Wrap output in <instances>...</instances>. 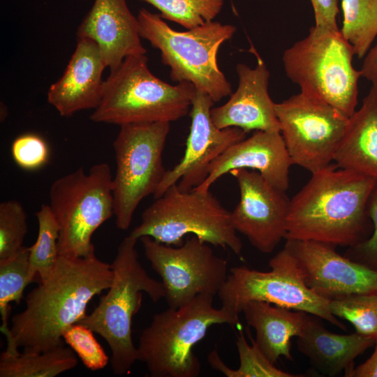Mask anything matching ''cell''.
Listing matches in <instances>:
<instances>
[{
  "label": "cell",
  "instance_id": "cb8c5ba5",
  "mask_svg": "<svg viewBox=\"0 0 377 377\" xmlns=\"http://www.w3.org/2000/svg\"><path fill=\"white\" fill-rule=\"evenodd\" d=\"M77 359L64 345L44 352L24 350L16 355L3 352L0 377H54L73 369Z\"/></svg>",
  "mask_w": 377,
  "mask_h": 377
},
{
  "label": "cell",
  "instance_id": "3957f363",
  "mask_svg": "<svg viewBox=\"0 0 377 377\" xmlns=\"http://www.w3.org/2000/svg\"><path fill=\"white\" fill-rule=\"evenodd\" d=\"M195 91L191 83L172 85L154 75L145 54L131 55L104 80L101 101L90 119L119 126L170 123L188 114Z\"/></svg>",
  "mask_w": 377,
  "mask_h": 377
},
{
  "label": "cell",
  "instance_id": "d6986e66",
  "mask_svg": "<svg viewBox=\"0 0 377 377\" xmlns=\"http://www.w3.org/2000/svg\"><path fill=\"white\" fill-rule=\"evenodd\" d=\"M77 37L89 38L98 45L110 71L127 57L147 52L138 17L131 13L126 0H94L77 28Z\"/></svg>",
  "mask_w": 377,
  "mask_h": 377
},
{
  "label": "cell",
  "instance_id": "4316f807",
  "mask_svg": "<svg viewBox=\"0 0 377 377\" xmlns=\"http://www.w3.org/2000/svg\"><path fill=\"white\" fill-rule=\"evenodd\" d=\"M38 232L30 247L29 263L33 279L45 280L53 270L59 258V226L49 205L43 204L36 213Z\"/></svg>",
  "mask_w": 377,
  "mask_h": 377
},
{
  "label": "cell",
  "instance_id": "f546056e",
  "mask_svg": "<svg viewBox=\"0 0 377 377\" xmlns=\"http://www.w3.org/2000/svg\"><path fill=\"white\" fill-rule=\"evenodd\" d=\"M160 12L164 20L177 23L186 29L213 21L225 0H141Z\"/></svg>",
  "mask_w": 377,
  "mask_h": 377
},
{
  "label": "cell",
  "instance_id": "7a4b0ae2",
  "mask_svg": "<svg viewBox=\"0 0 377 377\" xmlns=\"http://www.w3.org/2000/svg\"><path fill=\"white\" fill-rule=\"evenodd\" d=\"M376 179L331 163L290 200L285 239L350 247L369 237L368 204Z\"/></svg>",
  "mask_w": 377,
  "mask_h": 377
},
{
  "label": "cell",
  "instance_id": "4dcf8cb0",
  "mask_svg": "<svg viewBox=\"0 0 377 377\" xmlns=\"http://www.w3.org/2000/svg\"><path fill=\"white\" fill-rule=\"evenodd\" d=\"M27 232V216L22 204L15 200L0 204V262L10 259L23 247Z\"/></svg>",
  "mask_w": 377,
  "mask_h": 377
},
{
  "label": "cell",
  "instance_id": "8fae6325",
  "mask_svg": "<svg viewBox=\"0 0 377 377\" xmlns=\"http://www.w3.org/2000/svg\"><path fill=\"white\" fill-rule=\"evenodd\" d=\"M170 123L120 126L113 142L116 172L112 179L114 216L117 227L128 229L140 202L154 194L166 170L163 151Z\"/></svg>",
  "mask_w": 377,
  "mask_h": 377
},
{
  "label": "cell",
  "instance_id": "44dd1931",
  "mask_svg": "<svg viewBox=\"0 0 377 377\" xmlns=\"http://www.w3.org/2000/svg\"><path fill=\"white\" fill-rule=\"evenodd\" d=\"M310 314L302 333L297 337V346L311 364L320 373L335 376L354 367L355 360L375 341L356 332L339 334L328 331L316 316Z\"/></svg>",
  "mask_w": 377,
  "mask_h": 377
},
{
  "label": "cell",
  "instance_id": "277c9868",
  "mask_svg": "<svg viewBox=\"0 0 377 377\" xmlns=\"http://www.w3.org/2000/svg\"><path fill=\"white\" fill-rule=\"evenodd\" d=\"M138 239L128 235L118 246L111 264L113 279L97 306L79 323L98 334L110 348L111 366L115 375L130 372L138 360L132 339L133 316L142 306V292L154 302L165 297L161 281L151 277L141 265L135 249Z\"/></svg>",
  "mask_w": 377,
  "mask_h": 377
},
{
  "label": "cell",
  "instance_id": "e575fe53",
  "mask_svg": "<svg viewBox=\"0 0 377 377\" xmlns=\"http://www.w3.org/2000/svg\"><path fill=\"white\" fill-rule=\"evenodd\" d=\"M312 4L315 26L339 30L337 16L339 13V0H310Z\"/></svg>",
  "mask_w": 377,
  "mask_h": 377
},
{
  "label": "cell",
  "instance_id": "4fadbf2b",
  "mask_svg": "<svg viewBox=\"0 0 377 377\" xmlns=\"http://www.w3.org/2000/svg\"><path fill=\"white\" fill-rule=\"evenodd\" d=\"M147 259L161 278L168 307L178 308L200 295L215 296L228 276V262L195 235L179 246L142 237Z\"/></svg>",
  "mask_w": 377,
  "mask_h": 377
},
{
  "label": "cell",
  "instance_id": "ac0fdd59",
  "mask_svg": "<svg viewBox=\"0 0 377 377\" xmlns=\"http://www.w3.org/2000/svg\"><path fill=\"white\" fill-rule=\"evenodd\" d=\"M237 89L223 105L211 110L212 121L219 128L235 127L246 133L251 131H279L275 103L269 91V72L260 58L251 68L245 64L236 66Z\"/></svg>",
  "mask_w": 377,
  "mask_h": 377
},
{
  "label": "cell",
  "instance_id": "836d02e7",
  "mask_svg": "<svg viewBox=\"0 0 377 377\" xmlns=\"http://www.w3.org/2000/svg\"><path fill=\"white\" fill-rule=\"evenodd\" d=\"M368 209L374 227L371 235L366 240L348 247L343 256L377 271V180L370 195Z\"/></svg>",
  "mask_w": 377,
  "mask_h": 377
},
{
  "label": "cell",
  "instance_id": "52a82bcc",
  "mask_svg": "<svg viewBox=\"0 0 377 377\" xmlns=\"http://www.w3.org/2000/svg\"><path fill=\"white\" fill-rule=\"evenodd\" d=\"M354 55L339 29L313 26L306 37L284 51L282 61L286 76L300 92L350 117L356 110L361 77L353 65Z\"/></svg>",
  "mask_w": 377,
  "mask_h": 377
},
{
  "label": "cell",
  "instance_id": "1f68e13d",
  "mask_svg": "<svg viewBox=\"0 0 377 377\" xmlns=\"http://www.w3.org/2000/svg\"><path fill=\"white\" fill-rule=\"evenodd\" d=\"M93 332L87 326L77 323L68 327L62 337L85 367L96 371L105 368L109 358Z\"/></svg>",
  "mask_w": 377,
  "mask_h": 377
},
{
  "label": "cell",
  "instance_id": "d4e9b609",
  "mask_svg": "<svg viewBox=\"0 0 377 377\" xmlns=\"http://www.w3.org/2000/svg\"><path fill=\"white\" fill-rule=\"evenodd\" d=\"M343 37L350 44L355 55L367 54L377 36V0H341Z\"/></svg>",
  "mask_w": 377,
  "mask_h": 377
},
{
  "label": "cell",
  "instance_id": "9c48e42d",
  "mask_svg": "<svg viewBox=\"0 0 377 377\" xmlns=\"http://www.w3.org/2000/svg\"><path fill=\"white\" fill-rule=\"evenodd\" d=\"M112 175L106 163L80 167L57 179L50 188V207L59 226V255L94 254V232L114 215Z\"/></svg>",
  "mask_w": 377,
  "mask_h": 377
},
{
  "label": "cell",
  "instance_id": "30bf717a",
  "mask_svg": "<svg viewBox=\"0 0 377 377\" xmlns=\"http://www.w3.org/2000/svg\"><path fill=\"white\" fill-rule=\"evenodd\" d=\"M269 265L268 272L245 266L230 268L218 293L221 306L239 316L247 302L263 301L308 313L346 330L332 313L330 300L306 286L294 257L285 246L269 260Z\"/></svg>",
  "mask_w": 377,
  "mask_h": 377
},
{
  "label": "cell",
  "instance_id": "6da1fadb",
  "mask_svg": "<svg viewBox=\"0 0 377 377\" xmlns=\"http://www.w3.org/2000/svg\"><path fill=\"white\" fill-rule=\"evenodd\" d=\"M112 279L111 264L95 255L59 256L48 277L27 294L24 310L11 318L5 352L16 355L21 347L40 353L64 345L65 331L87 315L89 302L108 290Z\"/></svg>",
  "mask_w": 377,
  "mask_h": 377
},
{
  "label": "cell",
  "instance_id": "f1b7e54d",
  "mask_svg": "<svg viewBox=\"0 0 377 377\" xmlns=\"http://www.w3.org/2000/svg\"><path fill=\"white\" fill-rule=\"evenodd\" d=\"M332 313L351 323L357 333L377 341V291L330 301Z\"/></svg>",
  "mask_w": 377,
  "mask_h": 377
},
{
  "label": "cell",
  "instance_id": "d6a6232c",
  "mask_svg": "<svg viewBox=\"0 0 377 377\" xmlns=\"http://www.w3.org/2000/svg\"><path fill=\"white\" fill-rule=\"evenodd\" d=\"M15 162L25 170H36L44 165L49 158V148L43 138L34 133L16 138L11 146Z\"/></svg>",
  "mask_w": 377,
  "mask_h": 377
},
{
  "label": "cell",
  "instance_id": "8992f818",
  "mask_svg": "<svg viewBox=\"0 0 377 377\" xmlns=\"http://www.w3.org/2000/svg\"><path fill=\"white\" fill-rule=\"evenodd\" d=\"M137 17L141 38L160 51L172 81L191 83L214 102L232 94L230 83L219 68L217 54L221 45L235 33V26L210 21L179 31L145 8Z\"/></svg>",
  "mask_w": 377,
  "mask_h": 377
},
{
  "label": "cell",
  "instance_id": "5bb4252c",
  "mask_svg": "<svg viewBox=\"0 0 377 377\" xmlns=\"http://www.w3.org/2000/svg\"><path fill=\"white\" fill-rule=\"evenodd\" d=\"M214 103L209 95L195 89L184 156L172 169L166 170L154 194V199L175 184L184 191L198 187L207 177L212 163L230 146L246 138V133L241 128L221 129L215 126L211 117Z\"/></svg>",
  "mask_w": 377,
  "mask_h": 377
},
{
  "label": "cell",
  "instance_id": "5b68a950",
  "mask_svg": "<svg viewBox=\"0 0 377 377\" xmlns=\"http://www.w3.org/2000/svg\"><path fill=\"white\" fill-rule=\"evenodd\" d=\"M214 296L200 295L178 308L156 313L142 330L138 360L151 377H196L201 364L193 348L216 324L237 325L239 318L228 309L213 306Z\"/></svg>",
  "mask_w": 377,
  "mask_h": 377
},
{
  "label": "cell",
  "instance_id": "7c38bea8",
  "mask_svg": "<svg viewBox=\"0 0 377 377\" xmlns=\"http://www.w3.org/2000/svg\"><path fill=\"white\" fill-rule=\"evenodd\" d=\"M275 110L293 165L313 173L334 161L349 117L302 92L275 103Z\"/></svg>",
  "mask_w": 377,
  "mask_h": 377
},
{
  "label": "cell",
  "instance_id": "2e32d148",
  "mask_svg": "<svg viewBox=\"0 0 377 377\" xmlns=\"http://www.w3.org/2000/svg\"><path fill=\"white\" fill-rule=\"evenodd\" d=\"M306 286L328 300L377 291V271L339 254L332 245L286 239Z\"/></svg>",
  "mask_w": 377,
  "mask_h": 377
},
{
  "label": "cell",
  "instance_id": "9a60e30c",
  "mask_svg": "<svg viewBox=\"0 0 377 377\" xmlns=\"http://www.w3.org/2000/svg\"><path fill=\"white\" fill-rule=\"evenodd\" d=\"M229 174L236 179L240 193L230 212L232 227L259 251L272 253L285 239L290 199L257 171L237 169Z\"/></svg>",
  "mask_w": 377,
  "mask_h": 377
},
{
  "label": "cell",
  "instance_id": "d590c367",
  "mask_svg": "<svg viewBox=\"0 0 377 377\" xmlns=\"http://www.w3.org/2000/svg\"><path fill=\"white\" fill-rule=\"evenodd\" d=\"M346 377H377V341L371 355L362 364L345 373Z\"/></svg>",
  "mask_w": 377,
  "mask_h": 377
},
{
  "label": "cell",
  "instance_id": "484cf974",
  "mask_svg": "<svg viewBox=\"0 0 377 377\" xmlns=\"http://www.w3.org/2000/svg\"><path fill=\"white\" fill-rule=\"evenodd\" d=\"M251 345L241 331L237 336L236 346L239 357V367L237 369L228 367L221 359L218 351L212 350L207 360L212 369L228 377H300L278 369L259 349L255 340L249 336Z\"/></svg>",
  "mask_w": 377,
  "mask_h": 377
},
{
  "label": "cell",
  "instance_id": "603a6c76",
  "mask_svg": "<svg viewBox=\"0 0 377 377\" xmlns=\"http://www.w3.org/2000/svg\"><path fill=\"white\" fill-rule=\"evenodd\" d=\"M334 161L340 168L377 179L376 84H372L361 107L349 117Z\"/></svg>",
  "mask_w": 377,
  "mask_h": 377
},
{
  "label": "cell",
  "instance_id": "ffe728a7",
  "mask_svg": "<svg viewBox=\"0 0 377 377\" xmlns=\"http://www.w3.org/2000/svg\"><path fill=\"white\" fill-rule=\"evenodd\" d=\"M77 45L61 77L49 88L48 103L63 117L96 109L103 93L106 66L98 45L77 37Z\"/></svg>",
  "mask_w": 377,
  "mask_h": 377
},
{
  "label": "cell",
  "instance_id": "83f0119b",
  "mask_svg": "<svg viewBox=\"0 0 377 377\" xmlns=\"http://www.w3.org/2000/svg\"><path fill=\"white\" fill-rule=\"evenodd\" d=\"M29 256L28 247L23 246L13 257L0 262V312L2 320L0 330L7 341L10 339L8 327L10 303H20L25 288L34 281L29 270Z\"/></svg>",
  "mask_w": 377,
  "mask_h": 377
},
{
  "label": "cell",
  "instance_id": "ba28073f",
  "mask_svg": "<svg viewBox=\"0 0 377 377\" xmlns=\"http://www.w3.org/2000/svg\"><path fill=\"white\" fill-rule=\"evenodd\" d=\"M154 200L142 212L140 224L130 236L138 240L149 237L179 246L186 235H192L209 244L241 254L242 243L231 224L230 212L210 191H184L175 184Z\"/></svg>",
  "mask_w": 377,
  "mask_h": 377
},
{
  "label": "cell",
  "instance_id": "74e56055",
  "mask_svg": "<svg viewBox=\"0 0 377 377\" xmlns=\"http://www.w3.org/2000/svg\"><path fill=\"white\" fill-rule=\"evenodd\" d=\"M82 1H87V0H82Z\"/></svg>",
  "mask_w": 377,
  "mask_h": 377
},
{
  "label": "cell",
  "instance_id": "8d00e7d4",
  "mask_svg": "<svg viewBox=\"0 0 377 377\" xmlns=\"http://www.w3.org/2000/svg\"><path fill=\"white\" fill-rule=\"evenodd\" d=\"M361 77L377 85V45L371 48L364 59L360 70Z\"/></svg>",
  "mask_w": 377,
  "mask_h": 377
},
{
  "label": "cell",
  "instance_id": "7402d4cb",
  "mask_svg": "<svg viewBox=\"0 0 377 377\" xmlns=\"http://www.w3.org/2000/svg\"><path fill=\"white\" fill-rule=\"evenodd\" d=\"M242 312L256 331L258 347L272 363L281 356L293 360L291 339L302 333L309 313L257 300L247 302Z\"/></svg>",
  "mask_w": 377,
  "mask_h": 377
},
{
  "label": "cell",
  "instance_id": "e0dca14e",
  "mask_svg": "<svg viewBox=\"0 0 377 377\" xmlns=\"http://www.w3.org/2000/svg\"><path fill=\"white\" fill-rule=\"evenodd\" d=\"M292 165L279 131H256L218 156L212 163L206 179L193 190L208 191L223 175L234 170L248 169L257 171L271 185L286 191Z\"/></svg>",
  "mask_w": 377,
  "mask_h": 377
}]
</instances>
